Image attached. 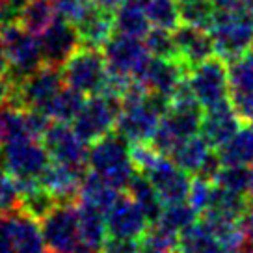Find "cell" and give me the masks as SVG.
<instances>
[{"mask_svg": "<svg viewBox=\"0 0 253 253\" xmlns=\"http://www.w3.org/2000/svg\"><path fill=\"white\" fill-rule=\"evenodd\" d=\"M114 21H116L118 34H125V36H132L140 40H143L153 28L147 17V9H145V0H126L114 13Z\"/></svg>", "mask_w": 253, "mask_h": 253, "instance_id": "obj_26", "label": "cell"}, {"mask_svg": "<svg viewBox=\"0 0 253 253\" xmlns=\"http://www.w3.org/2000/svg\"><path fill=\"white\" fill-rule=\"evenodd\" d=\"M212 153H214L212 145L207 142L203 136L196 134L179 143L169 153V158L188 175L196 177V175L201 173V169L205 168L207 160L212 157Z\"/></svg>", "mask_w": 253, "mask_h": 253, "instance_id": "obj_24", "label": "cell"}, {"mask_svg": "<svg viewBox=\"0 0 253 253\" xmlns=\"http://www.w3.org/2000/svg\"><path fill=\"white\" fill-rule=\"evenodd\" d=\"M63 86L65 82L62 69L43 65L36 73H32L30 77L17 82L15 106L23 110L43 112Z\"/></svg>", "mask_w": 253, "mask_h": 253, "instance_id": "obj_12", "label": "cell"}, {"mask_svg": "<svg viewBox=\"0 0 253 253\" xmlns=\"http://www.w3.org/2000/svg\"><path fill=\"white\" fill-rule=\"evenodd\" d=\"M242 125L246 123L238 116V112L235 110L231 101H223V103L205 110L203 123H201V134L214 149H218L229 142L242 128Z\"/></svg>", "mask_w": 253, "mask_h": 253, "instance_id": "obj_19", "label": "cell"}, {"mask_svg": "<svg viewBox=\"0 0 253 253\" xmlns=\"http://www.w3.org/2000/svg\"><path fill=\"white\" fill-rule=\"evenodd\" d=\"M56 8L52 0H28L17 13V23L24 30L40 38L56 19Z\"/></svg>", "mask_w": 253, "mask_h": 253, "instance_id": "obj_30", "label": "cell"}, {"mask_svg": "<svg viewBox=\"0 0 253 253\" xmlns=\"http://www.w3.org/2000/svg\"><path fill=\"white\" fill-rule=\"evenodd\" d=\"M125 192L140 205V209H142L143 214L147 216V220H149L151 225L157 223L162 211H164V203L160 201L157 190L151 184L149 179L143 173H140V171H136L134 177L128 182V186H126Z\"/></svg>", "mask_w": 253, "mask_h": 253, "instance_id": "obj_31", "label": "cell"}, {"mask_svg": "<svg viewBox=\"0 0 253 253\" xmlns=\"http://www.w3.org/2000/svg\"><path fill=\"white\" fill-rule=\"evenodd\" d=\"M177 238L179 235H173L169 231L162 229L160 225H151L147 233L140 240V252L143 253H175L177 250Z\"/></svg>", "mask_w": 253, "mask_h": 253, "instance_id": "obj_36", "label": "cell"}, {"mask_svg": "<svg viewBox=\"0 0 253 253\" xmlns=\"http://www.w3.org/2000/svg\"><path fill=\"white\" fill-rule=\"evenodd\" d=\"M45 246L50 253H69L80 246L77 203H58L41 220Z\"/></svg>", "mask_w": 253, "mask_h": 253, "instance_id": "obj_11", "label": "cell"}, {"mask_svg": "<svg viewBox=\"0 0 253 253\" xmlns=\"http://www.w3.org/2000/svg\"><path fill=\"white\" fill-rule=\"evenodd\" d=\"M214 196V182L203 177H192V184H190L188 192V205L201 216L207 209L212 203Z\"/></svg>", "mask_w": 253, "mask_h": 253, "instance_id": "obj_39", "label": "cell"}, {"mask_svg": "<svg viewBox=\"0 0 253 253\" xmlns=\"http://www.w3.org/2000/svg\"><path fill=\"white\" fill-rule=\"evenodd\" d=\"M140 242L134 240H119V238H108L101 253H138Z\"/></svg>", "mask_w": 253, "mask_h": 253, "instance_id": "obj_43", "label": "cell"}, {"mask_svg": "<svg viewBox=\"0 0 253 253\" xmlns=\"http://www.w3.org/2000/svg\"><path fill=\"white\" fill-rule=\"evenodd\" d=\"M214 184L233 194H248L250 188V168L248 166H221L214 177Z\"/></svg>", "mask_w": 253, "mask_h": 253, "instance_id": "obj_37", "label": "cell"}, {"mask_svg": "<svg viewBox=\"0 0 253 253\" xmlns=\"http://www.w3.org/2000/svg\"><path fill=\"white\" fill-rule=\"evenodd\" d=\"M248 196H250L253 201V166L250 168V188H248Z\"/></svg>", "mask_w": 253, "mask_h": 253, "instance_id": "obj_50", "label": "cell"}, {"mask_svg": "<svg viewBox=\"0 0 253 253\" xmlns=\"http://www.w3.org/2000/svg\"><path fill=\"white\" fill-rule=\"evenodd\" d=\"M2 216H4V214H2ZM2 216H0V253H15V248L11 244V238L8 237V233L4 229Z\"/></svg>", "mask_w": 253, "mask_h": 253, "instance_id": "obj_45", "label": "cell"}, {"mask_svg": "<svg viewBox=\"0 0 253 253\" xmlns=\"http://www.w3.org/2000/svg\"><path fill=\"white\" fill-rule=\"evenodd\" d=\"M2 75H9V58H8V50H6V43H4V38L0 34V77Z\"/></svg>", "mask_w": 253, "mask_h": 253, "instance_id": "obj_47", "label": "cell"}, {"mask_svg": "<svg viewBox=\"0 0 253 253\" xmlns=\"http://www.w3.org/2000/svg\"><path fill=\"white\" fill-rule=\"evenodd\" d=\"M77 30L80 36V43L86 47L103 48L116 32V21L114 13L103 11L95 6L79 24Z\"/></svg>", "mask_w": 253, "mask_h": 253, "instance_id": "obj_25", "label": "cell"}, {"mask_svg": "<svg viewBox=\"0 0 253 253\" xmlns=\"http://www.w3.org/2000/svg\"><path fill=\"white\" fill-rule=\"evenodd\" d=\"M179 4H188V2H194V0H177Z\"/></svg>", "mask_w": 253, "mask_h": 253, "instance_id": "obj_52", "label": "cell"}, {"mask_svg": "<svg viewBox=\"0 0 253 253\" xmlns=\"http://www.w3.org/2000/svg\"><path fill=\"white\" fill-rule=\"evenodd\" d=\"M227 65L231 104L244 123H253V50Z\"/></svg>", "mask_w": 253, "mask_h": 253, "instance_id": "obj_18", "label": "cell"}, {"mask_svg": "<svg viewBox=\"0 0 253 253\" xmlns=\"http://www.w3.org/2000/svg\"><path fill=\"white\" fill-rule=\"evenodd\" d=\"M126 0H95V6L103 11H108V13H116Z\"/></svg>", "mask_w": 253, "mask_h": 253, "instance_id": "obj_46", "label": "cell"}, {"mask_svg": "<svg viewBox=\"0 0 253 253\" xmlns=\"http://www.w3.org/2000/svg\"><path fill=\"white\" fill-rule=\"evenodd\" d=\"M77 209H79L80 244L101 253V250L110 238L108 225H106V214L103 211H99L97 207L82 201V199L77 201Z\"/></svg>", "mask_w": 253, "mask_h": 253, "instance_id": "obj_23", "label": "cell"}, {"mask_svg": "<svg viewBox=\"0 0 253 253\" xmlns=\"http://www.w3.org/2000/svg\"><path fill=\"white\" fill-rule=\"evenodd\" d=\"M198 216L199 214L188 205V201L186 203L182 201V203H173V205H164V211L160 214L157 225L173 233V235H181L186 227L198 221Z\"/></svg>", "mask_w": 253, "mask_h": 253, "instance_id": "obj_33", "label": "cell"}, {"mask_svg": "<svg viewBox=\"0 0 253 253\" xmlns=\"http://www.w3.org/2000/svg\"><path fill=\"white\" fill-rule=\"evenodd\" d=\"M106 225L110 238L140 242L151 227L147 216L128 194H121L106 212Z\"/></svg>", "mask_w": 253, "mask_h": 253, "instance_id": "obj_16", "label": "cell"}, {"mask_svg": "<svg viewBox=\"0 0 253 253\" xmlns=\"http://www.w3.org/2000/svg\"><path fill=\"white\" fill-rule=\"evenodd\" d=\"M0 162L15 179H40L52 160L43 140L19 136L2 145Z\"/></svg>", "mask_w": 253, "mask_h": 253, "instance_id": "obj_6", "label": "cell"}, {"mask_svg": "<svg viewBox=\"0 0 253 253\" xmlns=\"http://www.w3.org/2000/svg\"><path fill=\"white\" fill-rule=\"evenodd\" d=\"M179 6H181V24H188V26L211 32L216 8L209 0H194V2L179 4Z\"/></svg>", "mask_w": 253, "mask_h": 253, "instance_id": "obj_35", "label": "cell"}, {"mask_svg": "<svg viewBox=\"0 0 253 253\" xmlns=\"http://www.w3.org/2000/svg\"><path fill=\"white\" fill-rule=\"evenodd\" d=\"M175 253H225V250L212 231L199 220L179 235Z\"/></svg>", "mask_w": 253, "mask_h": 253, "instance_id": "obj_29", "label": "cell"}, {"mask_svg": "<svg viewBox=\"0 0 253 253\" xmlns=\"http://www.w3.org/2000/svg\"><path fill=\"white\" fill-rule=\"evenodd\" d=\"M168 101L149 93L142 101L132 104H125L121 108L118 119L119 134L130 143H151L153 136L157 132L160 119L168 110Z\"/></svg>", "mask_w": 253, "mask_h": 253, "instance_id": "obj_5", "label": "cell"}, {"mask_svg": "<svg viewBox=\"0 0 253 253\" xmlns=\"http://www.w3.org/2000/svg\"><path fill=\"white\" fill-rule=\"evenodd\" d=\"M188 69L179 58H151L149 65L140 77V82L147 87V91L166 99L168 103L177 93V89L184 84Z\"/></svg>", "mask_w": 253, "mask_h": 253, "instance_id": "obj_17", "label": "cell"}, {"mask_svg": "<svg viewBox=\"0 0 253 253\" xmlns=\"http://www.w3.org/2000/svg\"><path fill=\"white\" fill-rule=\"evenodd\" d=\"M21 192L15 177L6 169H0V214H9L19 211Z\"/></svg>", "mask_w": 253, "mask_h": 253, "instance_id": "obj_40", "label": "cell"}, {"mask_svg": "<svg viewBox=\"0 0 253 253\" xmlns=\"http://www.w3.org/2000/svg\"><path fill=\"white\" fill-rule=\"evenodd\" d=\"M186 82L205 110L229 101V65L220 56H211L190 69Z\"/></svg>", "mask_w": 253, "mask_h": 253, "instance_id": "obj_7", "label": "cell"}, {"mask_svg": "<svg viewBox=\"0 0 253 253\" xmlns=\"http://www.w3.org/2000/svg\"><path fill=\"white\" fill-rule=\"evenodd\" d=\"M173 41L177 58L184 63L188 71L201 62H205L207 58L216 54L211 32L196 28V26L179 24L173 30Z\"/></svg>", "mask_w": 253, "mask_h": 253, "instance_id": "obj_20", "label": "cell"}, {"mask_svg": "<svg viewBox=\"0 0 253 253\" xmlns=\"http://www.w3.org/2000/svg\"><path fill=\"white\" fill-rule=\"evenodd\" d=\"M40 45L43 63L56 69H62L67 60L82 47L77 26L62 17H56L54 23L41 34Z\"/></svg>", "mask_w": 253, "mask_h": 253, "instance_id": "obj_15", "label": "cell"}, {"mask_svg": "<svg viewBox=\"0 0 253 253\" xmlns=\"http://www.w3.org/2000/svg\"><path fill=\"white\" fill-rule=\"evenodd\" d=\"M223 166L253 164V123H246L225 145L216 149Z\"/></svg>", "mask_w": 253, "mask_h": 253, "instance_id": "obj_28", "label": "cell"}, {"mask_svg": "<svg viewBox=\"0 0 253 253\" xmlns=\"http://www.w3.org/2000/svg\"><path fill=\"white\" fill-rule=\"evenodd\" d=\"M138 253H143V252H138Z\"/></svg>", "mask_w": 253, "mask_h": 253, "instance_id": "obj_53", "label": "cell"}, {"mask_svg": "<svg viewBox=\"0 0 253 253\" xmlns=\"http://www.w3.org/2000/svg\"><path fill=\"white\" fill-rule=\"evenodd\" d=\"M145 45L149 48V52L155 58H177L175 50L173 32L164 30V28H151L149 34L143 38Z\"/></svg>", "mask_w": 253, "mask_h": 253, "instance_id": "obj_38", "label": "cell"}, {"mask_svg": "<svg viewBox=\"0 0 253 253\" xmlns=\"http://www.w3.org/2000/svg\"><path fill=\"white\" fill-rule=\"evenodd\" d=\"M84 103H86L84 101V95L79 93L73 87L63 86L54 99L47 104V108L43 110V114L50 121H54V123H65V125H69V123H73L77 119V116L82 110Z\"/></svg>", "mask_w": 253, "mask_h": 253, "instance_id": "obj_32", "label": "cell"}, {"mask_svg": "<svg viewBox=\"0 0 253 253\" xmlns=\"http://www.w3.org/2000/svg\"><path fill=\"white\" fill-rule=\"evenodd\" d=\"M242 227H244V233H246V244H248V250L253 252V205H252V209L248 211V214L242 218Z\"/></svg>", "mask_w": 253, "mask_h": 253, "instance_id": "obj_44", "label": "cell"}, {"mask_svg": "<svg viewBox=\"0 0 253 253\" xmlns=\"http://www.w3.org/2000/svg\"><path fill=\"white\" fill-rule=\"evenodd\" d=\"M142 173V171H140ZM143 175L151 181V184L157 190L158 198L164 205L182 203L188 199L192 175H188L184 169L175 164L173 160L166 155L160 157L151 164Z\"/></svg>", "mask_w": 253, "mask_h": 253, "instance_id": "obj_14", "label": "cell"}, {"mask_svg": "<svg viewBox=\"0 0 253 253\" xmlns=\"http://www.w3.org/2000/svg\"><path fill=\"white\" fill-rule=\"evenodd\" d=\"M62 75L65 86L84 97L101 95L108 80V63L103 48L82 45L62 67Z\"/></svg>", "mask_w": 253, "mask_h": 253, "instance_id": "obj_4", "label": "cell"}, {"mask_svg": "<svg viewBox=\"0 0 253 253\" xmlns=\"http://www.w3.org/2000/svg\"><path fill=\"white\" fill-rule=\"evenodd\" d=\"M250 253H253V252H250Z\"/></svg>", "mask_w": 253, "mask_h": 253, "instance_id": "obj_54", "label": "cell"}, {"mask_svg": "<svg viewBox=\"0 0 253 253\" xmlns=\"http://www.w3.org/2000/svg\"><path fill=\"white\" fill-rule=\"evenodd\" d=\"M0 34L4 38L6 50H8L9 75L17 82L30 77L32 73H36L45 65L38 36L24 30L17 21L0 26Z\"/></svg>", "mask_w": 253, "mask_h": 253, "instance_id": "obj_9", "label": "cell"}, {"mask_svg": "<svg viewBox=\"0 0 253 253\" xmlns=\"http://www.w3.org/2000/svg\"><path fill=\"white\" fill-rule=\"evenodd\" d=\"M17 80L11 75L0 77V106H15Z\"/></svg>", "mask_w": 253, "mask_h": 253, "instance_id": "obj_42", "label": "cell"}, {"mask_svg": "<svg viewBox=\"0 0 253 253\" xmlns=\"http://www.w3.org/2000/svg\"><path fill=\"white\" fill-rule=\"evenodd\" d=\"M216 9H229L237 4L238 0H209Z\"/></svg>", "mask_w": 253, "mask_h": 253, "instance_id": "obj_48", "label": "cell"}, {"mask_svg": "<svg viewBox=\"0 0 253 253\" xmlns=\"http://www.w3.org/2000/svg\"><path fill=\"white\" fill-rule=\"evenodd\" d=\"M84 173L77 171L69 166H63L58 162H50L48 168L40 177L41 184L58 203H77L80 198Z\"/></svg>", "mask_w": 253, "mask_h": 253, "instance_id": "obj_22", "label": "cell"}, {"mask_svg": "<svg viewBox=\"0 0 253 253\" xmlns=\"http://www.w3.org/2000/svg\"><path fill=\"white\" fill-rule=\"evenodd\" d=\"M203 116V106L194 97L188 82L184 80V84L177 89V93L168 104V110L160 119V125L151 140V145L160 155L169 157V153L179 143L196 136L198 130H201Z\"/></svg>", "mask_w": 253, "mask_h": 253, "instance_id": "obj_1", "label": "cell"}, {"mask_svg": "<svg viewBox=\"0 0 253 253\" xmlns=\"http://www.w3.org/2000/svg\"><path fill=\"white\" fill-rule=\"evenodd\" d=\"M121 194H123L121 190H118L114 184H110L106 179H103L101 175H97L95 171L89 169V171L84 173L79 199L97 207L99 211H103L106 214L112 209V205L118 201V198Z\"/></svg>", "mask_w": 253, "mask_h": 253, "instance_id": "obj_27", "label": "cell"}, {"mask_svg": "<svg viewBox=\"0 0 253 253\" xmlns=\"http://www.w3.org/2000/svg\"><path fill=\"white\" fill-rule=\"evenodd\" d=\"M145 9L155 28L173 32L181 24V6L177 0H145Z\"/></svg>", "mask_w": 253, "mask_h": 253, "instance_id": "obj_34", "label": "cell"}, {"mask_svg": "<svg viewBox=\"0 0 253 253\" xmlns=\"http://www.w3.org/2000/svg\"><path fill=\"white\" fill-rule=\"evenodd\" d=\"M69 253H99V252H95V250H91V248H87V246H84V244H80V246H77L73 252H69Z\"/></svg>", "mask_w": 253, "mask_h": 253, "instance_id": "obj_49", "label": "cell"}, {"mask_svg": "<svg viewBox=\"0 0 253 253\" xmlns=\"http://www.w3.org/2000/svg\"><path fill=\"white\" fill-rule=\"evenodd\" d=\"M119 114L121 103L118 99L103 93L93 95L84 103L77 119L73 121V128L82 142L91 145L118 128Z\"/></svg>", "mask_w": 253, "mask_h": 253, "instance_id": "obj_8", "label": "cell"}, {"mask_svg": "<svg viewBox=\"0 0 253 253\" xmlns=\"http://www.w3.org/2000/svg\"><path fill=\"white\" fill-rule=\"evenodd\" d=\"M2 145H4V134H2V125H0V151H2Z\"/></svg>", "mask_w": 253, "mask_h": 253, "instance_id": "obj_51", "label": "cell"}, {"mask_svg": "<svg viewBox=\"0 0 253 253\" xmlns=\"http://www.w3.org/2000/svg\"><path fill=\"white\" fill-rule=\"evenodd\" d=\"M89 168L118 190H126L130 179L138 171L130 157V143L118 130L91 143Z\"/></svg>", "mask_w": 253, "mask_h": 253, "instance_id": "obj_3", "label": "cell"}, {"mask_svg": "<svg viewBox=\"0 0 253 253\" xmlns=\"http://www.w3.org/2000/svg\"><path fill=\"white\" fill-rule=\"evenodd\" d=\"M58 17L77 24L95 8V0H52Z\"/></svg>", "mask_w": 253, "mask_h": 253, "instance_id": "obj_41", "label": "cell"}, {"mask_svg": "<svg viewBox=\"0 0 253 253\" xmlns=\"http://www.w3.org/2000/svg\"><path fill=\"white\" fill-rule=\"evenodd\" d=\"M43 143L47 147L50 160L69 166L77 171L86 173L89 166V149H86L87 143H84L71 128L65 123H54L48 126L47 134L43 138Z\"/></svg>", "mask_w": 253, "mask_h": 253, "instance_id": "obj_13", "label": "cell"}, {"mask_svg": "<svg viewBox=\"0 0 253 253\" xmlns=\"http://www.w3.org/2000/svg\"><path fill=\"white\" fill-rule=\"evenodd\" d=\"M2 223L8 237L11 238L15 253H43L47 250L41 225H38V220L24 214L23 211L4 214Z\"/></svg>", "mask_w": 253, "mask_h": 253, "instance_id": "obj_21", "label": "cell"}, {"mask_svg": "<svg viewBox=\"0 0 253 253\" xmlns=\"http://www.w3.org/2000/svg\"><path fill=\"white\" fill-rule=\"evenodd\" d=\"M103 52L108 71L130 79H140L153 58L145 41L125 34H114L103 47Z\"/></svg>", "mask_w": 253, "mask_h": 253, "instance_id": "obj_10", "label": "cell"}, {"mask_svg": "<svg viewBox=\"0 0 253 253\" xmlns=\"http://www.w3.org/2000/svg\"><path fill=\"white\" fill-rule=\"evenodd\" d=\"M216 56L235 62L253 50V0H238L229 9H216L211 28Z\"/></svg>", "mask_w": 253, "mask_h": 253, "instance_id": "obj_2", "label": "cell"}]
</instances>
